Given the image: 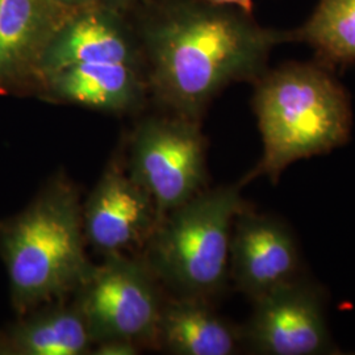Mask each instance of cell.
<instances>
[{"label":"cell","mask_w":355,"mask_h":355,"mask_svg":"<svg viewBox=\"0 0 355 355\" xmlns=\"http://www.w3.org/2000/svg\"><path fill=\"white\" fill-rule=\"evenodd\" d=\"M144 41L155 98L171 114L200 120L220 91L263 76L271 48L291 41V32L205 0H174L148 24Z\"/></svg>","instance_id":"obj_1"},{"label":"cell","mask_w":355,"mask_h":355,"mask_svg":"<svg viewBox=\"0 0 355 355\" xmlns=\"http://www.w3.org/2000/svg\"><path fill=\"white\" fill-rule=\"evenodd\" d=\"M79 191L57 175L24 211L0 224V258L19 316L66 300L92 268Z\"/></svg>","instance_id":"obj_2"},{"label":"cell","mask_w":355,"mask_h":355,"mask_svg":"<svg viewBox=\"0 0 355 355\" xmlns=\"http://www.w3.org/2000/svg\"><path fill=\"white\" fill-rule=\"evenodd\" d=\"M254 111L263 154L242 186L259 177L277 182L293 162L345 145L352 130L349 98L322 64H287L263 74Z\"/></svg>","instance_id":"obj_3"},{"label":"cell","mask_w":355,"mask_h":355,"mask_svg":"<svg viewBox=\"0 0 355 355\" xmlns=\"http://www.w3.org/2000/svg\"><path fill=\"white\" fill-rule=\"evenodd\" d=\"M241 187L205 189L159 220L142 258L174 296L214 303L227 290L233 223L248 207Z\"/></svg>","instance_id":"obj_4"},{"label":"cell","mask_w":355,"mask_h":355,"mask_svg":"<svg viewBox=\"0 0 355 355\" xmlns=\"http://www.w3.org/2000/svg\"><path fill=\"white\" fill-rule=\"evenodd\" d=\"M161 283L142 257L114 254L94 265L71 295L94 345L127 340L157 349L164 296Z\"/></svg>","instance_id":"obj_5"},{"label":"cell","mask_w":355,"mask_h":355,"mask_svg":"<svg viewBox=\"0 0 355 355\" xmlns=\"http://www.w3.org/2000/svg\"><path fill=\"white\" fill-rule=\"evenodd\" d=\"M124 161L128 173L152 195L159 220L207 189V141L199 120L177 114L142 120Z\"/></svg>","instance_id":"obj_6"},{"label":"cell","mask_w":355,"mask_h":355,"mask_svg":"<svg viewBox=\"0 0 355 355\" xmlns=\"http://www.w3.org/2000/svg\"><path fill=\"white\" fill-rule=\"evenodd\" d=\"M252 303L253 312L241 330L243 346L254 353H334V343L325 315L324 295L303 277Z\"/></svg>","instance_id":"obj_7"},{"label":"cell","mask_w":355,"mask_h":355,"mask_svg":"<svg viewBox=\"0 0 355 355\" xmlns=\"http://www.w3.org/2000/svg\"><path fill=\"white\" fill-rule=\"evenodd\" d=\"M159 223L152 195L114 158L83 203L86 242L107 255L144 249Z\"/></svg>","instance_id":"obj_8"},{"label":"cell","mask_w":355,"mask_h":355,"mask_svg":"<svg viewBox=\"0 0 355 355\" xmlns=\"http://www.w3.org/2000/svg\"><path fill=\"white\" fill-rule=\"evenodd\" d=\"M229 274L234 287L252 302L303 277L297 242L291 229L248 205L236 216Z\"/></svg>","instance_id":"obj_9"},{"label":"cell","mask_w":355,"mask_h":355,"mask_svg":"<svg viewBox=\"0 0 355 355\" xmlns=\"http://www.w3.org/2000/svg\"><path fill=\"white\" fill-rule=\"evenodd\" d=\"M137 66L139 51L114 7L98 3L71 13L51 38L37 67L36 89L66 67L83 64Z\"/></svg>","instance_id":"obj_10"},{"label":"cell","mask_w":355,"mask_h":355,"mask_svg":"<svg viewBox=\"0 0 355 355\" xmlns=\"http://www.w3.org/2000/svg\"><path fill=\"white\" fill-rule=\"evenodd\" d=\"M73 12L51 0H0V94L36 89L40 60Z\"/></svg>","instance_id":"obj_11"},{"label":"cell","mask_w":355,"mask_h":355,"mask_svg":"<svg viewBox=\"0 0 355 355\" xmlns=\"http://www.w3.org/2000/svg\"><path fill=\"white\" fill-rule=\"evenodd\" d=\"M146 87L137 66L99 62L66 67L46 76L38 89L54 102L124 114L140 107Z\"/></svg>","instance_id":"obj_12"},{"label":"cell","mask_w":355,"mask_h":355,"mask_svg":"<svg viewBox=\"0 0 355 355\" xmlns=\"http://www.w3.org/2000/svg\"><path fill=\"white\" fill-rule=\"evenodd\" d=\"M241 346V327L220 316L204 299H165L157 329V349L175 355H232Z\"/></svg>","instance_id":"obj_13"},{"label":"cell","mask_w":355,"mask_h":355,"mask_svg":"<svg viewBox=\"0 0 355 355\" xmlns=\"http://www.w3.org/2000/svg\"><path fill=\"white\" fill-rule=\"evenodd\" d=\"M92 347L94 340L73 300L42 305L0 331V355H85Z\"/></svg>","instance_id":"obj_14"},{"label":"cell","mask_w":355,"mask_h":355,"mask_svg":"<svg viewBox=\"0 0 355 355\" xmlns=\"http://www.w3.org/2000/svg\"><path fill=\"white\" fill-rule=\"evenodd\" d=\"M291 41H304L322 62L355 61V0H321L304 26L291 32Z\"/></svg>","instance_id":"obj_15"},{"label":"cell","mask_w":355,"mask_h":355,"mask_svg":"<svg viewBox=\"0 0 355 355\" xmlns=\"http://www.w3.org/2000/svg\"><path fill=\"white\" fill-rule=\"evenodd\" d=\"M142 350L140 345L127 340H105L94 345L92 355H136Z\"/></svg>","instance_id":"obj_16"},{"label":"cell","mask_w":355,"mask_h":355,"mask_svg":"<svg viewBox=\"0 0 355 355\" xmlns=\"http://www.w3.org/2000/svg\"><path fill=\"white\" fill-rule=\"evenodd\" d=\"M211 4L224 6V7H237L241 8L242 12L252 13L253 10V0H205Z\"/></svg>","instance_id":"obj_17"},{"label":"cell","mask_w":355,"mask_h":355,"mask_svg":"<svg viewBox=\"0 0 355 355\" xmlns=\"http://www.w3.org/2000/svg\"><path fill=\"white\" fill-rule=\"evenodd\" d=\"M51 1H54L55 4L64 7L66 10H70V11H78L80 8L89 7L92 4L103 3L102 0H51Z\"/></svg>","instance_id":"obj_18"},{"label":"cell","mask_w":355,"mask_h":355,"mask_svg":"<svg viewBox=\"0 0 355 355\" xmlns=\"http://www.w3.org/2000/svg\"><path fill=\"white\" fill-rule=\"evenodd\" d=\"M103 3L111 6V7H116V6H121L123 3H125L128 0H102Z\"/></svg>","instance_id":"obj_19"}]
</instances>
